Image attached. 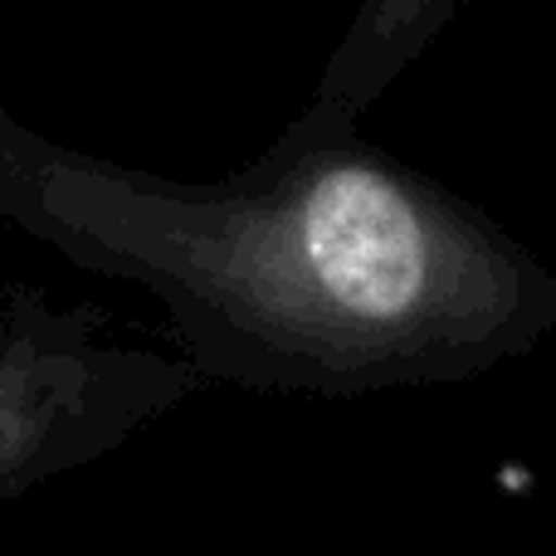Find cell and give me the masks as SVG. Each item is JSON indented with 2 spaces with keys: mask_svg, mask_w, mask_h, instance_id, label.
<instances>
[{
  "mask_svg": "<svg viewBox=\"0 0 556 556\" xmlns=\"http://www.w3.org/2000/svg\"><path fill=\"white\" fill-rule=\"evenodd\" d=\"M0 220L142 288L201 381L274 395L454 386L556 332V274L489 211L303 117L230 181L49 142L0 108Z\"/></svg>",
  "mask_w": 556,
  "mask_h": 556,
  "instance_id": "1",
  "label": "cell"
},
{
  "mask_svg": "<svg viewBox=\"0 0 556 556\" xmlns=\"http://www.w3.org/2000/svg\"><path fill=\"white\" fill-rule=\"evenodd\" d=\"M201 386L181 352L113 337L93 307L45 303L0 342V503L123 450Z\"/></svg>",
  "mask_w": 556,
  "mask_h": 556,
  "instance_id": "2",
  "label": "cell"
},
{
  "mask_svg": "<svg viewBox=\"0 0 556 556\" xmlns=\"http://www.w3.org/2000/svg\"><path fill=\"white\" fill-rule=\"evenodd\" d=\"M464 5L469 0H362L298 117L313 127H356V117L405 68H415V59L454 25Z\"/></svg>",
  "mask_w": 556,
  "mask_h": 556,
  "instance_id": "3",
  "label": "cell"
},
{
  "mask_svg": "<svg viewBox=\"0 0 556 556\" xmlns=\"http://www.w3.org/2000/svg\"><path fill=\"white\" fill-rule=\"evenodd\" d=\"M39 307H45V298H35V293H25V288H15V283L0 278V342H10Z\"/></svg>",
  "mask_w": 556,
  "mask_h": 556,
  "instance_id": "4",
  "label": "cell"
}]
</instances>
